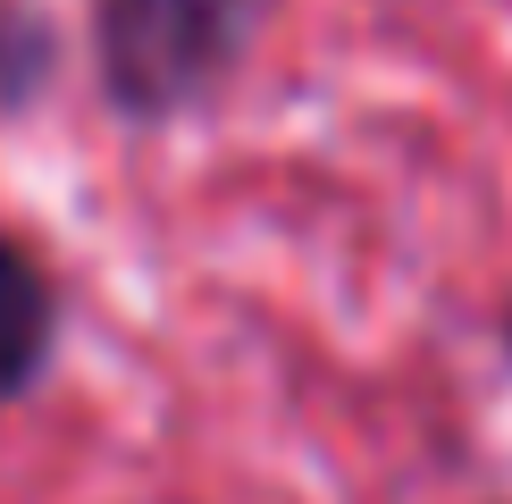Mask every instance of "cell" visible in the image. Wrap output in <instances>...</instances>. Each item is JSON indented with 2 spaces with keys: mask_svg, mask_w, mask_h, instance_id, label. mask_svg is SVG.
Returning <instances> with one entry per match:
<instances>
[{
  "mask_svg": "<svg viewBox=\"0 0 512 504\" xmlns=\"http://www.w3.org/2000/svg\"><path fill=\"white\" fill-rule=\"evenodd\" d=\"M244 34L236 0H110L101 9V68L135 110H177L227 68Z\"/></svg>",
  "mask_w": 512,
  "mask_h": 504,
  "instance_id": "6da1fadb",
  "label": "cell"
},
{
  "mask_svg": "<svg viewBox=\"0 0 512 504\" xmlns=\"http://www.w3.org/2000/svg\"><path fill=\"white\" fill-rule=\"evenodd\" d=\"M42 353H51V286L17 244H0V395L26 387Z\"/></svg>",
  "mask_w": 512,
  "mask_h": 504,
  "instance_id": "7a4b0ae2",
  "label": "cell"
}]
</instances>
